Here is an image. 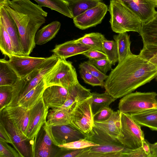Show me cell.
Wrapping results in <instances>:
<instances>
[{
    "label": "cell",
    "mask_w": 157,
    "mask_h": 157,
    "mask_svg": "<svg viewBox=\"0 0 157 157\" xmlns=\"http://www.w3.org/2000/svg\"><path fill=\"white\" fill-rule=\"evenodd\" d=\"M157 77L156 67L132 53L118 63L105 81V91L117 99L132 93Z\"/></svg>",
    "instance_id": "6da1fadb"
},
{
    "label": "cell",
    "mask_w": 157,
    "mask_h": 157,
    "mask_svg": "<svg viewBox=\"0 0 157 157\" xmlns=\"http://www.w3.org/2000/svg\"><path fill=\"white\" fill-rule=\"evenodd\" d=\"M17 26L23 56H29L35 47V37L44 23L48 13L30 0H7L0 3Z\"/></svg>",
    "instance_id": "7a4b0ae2"
},
{
    "label": "cell",
    "mask_w": 157,
    "mask_h": 157,
    "mask_svg": "<svg viewBox=\"0 0 157 157\" xmlns=\"http://www.w3.org/2000/svg\"><path fill=\"white\" fill-rule=\"evenodd\" d=\"M59 58L53 54L40 66L24 78L19 79L12 86L11 97L5 107L16 105L17 101L36 86L54 67Z\"/></svg>",
    "instance_id": "3957f363"
},
{
    "label": "cell",
    "mask_w": 157,
    "mask_h": 157,
    "mask_svg": "<svg viewBox=\"0 0 157 157\" xmlns=\"http://www.w3.org/2000/svg\"><path fill=\"white\" fill-rule=\"evenodd\" d=\"M113 31L119 33L127 32L139 33L142 23L135 14L118 0H111L108 9Z\"/></svg>",
    "instance_id": "277c9868"
},
{
    "label": "cell",
    "mask_w": 157,
    "mask_h": 157,
    "mask_svg": "<svg viewBox=\"0 0 157 157\" xmlns=\"http://www.w3.org/2000/svg\"><path fill=\"white\" fill-rule=\"evenodd\" d=\"M154 92L131 93L122 97L118 104V109L122 113L130 115L157 108Z\"/></svg>",
    "instance_id": "5b68a950"
},
{
    "label": "cell",
    "mask_w": 157,
    "mask_h": 157,
    "mask_svg": "<svg viewBox=\"0 0 157 157\" xmlns=\"http://www.w3.org/2000/svg\"><path fill=\"white\" fill-rule=\"evenodd\" d=\"M44 80L46 87L57 85L67 89L78 82L76 69L72 62L60 58L44 77Z\"/></svg>",
    "instance_id": "8992f818"
},
{
    "label": "cell",
    "mask_w": 157,
    "mask_h": 157,
    "mask_svg": "<svg viewBox=\"0 0 157 157\" xmlns=\"http://www.w3.org/2000/svg\"><path fill=\"white\" fill-rule=\"evenodd\" d=\"M121 133L117 138L125 148L134 149L141 147L145 140L141 126L130 115L121 113Z\"/></svg>",
    "instance_id": "52a82bcc"
},
{
    "label": "cell",
    "mask_w": 157,
    "mask_h": 157,
    "mask_svg": "<svg viewBox=\"0 0 157 157\" xmlns=\"http://www.w3.org/2000/svg\"><path fill=\"white\" fill-rule=\"evenodd\" d=\"M91 97L77 103L70 112L69 124L85 135L91 131L94 125Z\"/></svg>",
    "instance_id": "ba28073f"
},
{
    "label": "cell",
    "mask_w": 157,
    "mask_h": 157,
    "mask_svg": "<svg viewBox=\"0 0 157 157\" xmlns=\"http://www.w3.org/2000/svg\"><path fill=\"white\" fill-rule=\"evenodd\" d=\"M49 108L45 105L42 97L29 110L26 136L33 140L46 123Z\"/></svg>",
    "instance_id": "9c48e42d"
},
{
    "label": "cell",
    "mask_w": 157,
    "mask_h": 157,
    "mask_svg": "<svg viewBox=\"0 0 157 157\" xmlns=\"http://www.w3.org/2000/svg\"><path fill=\"white\" fill-rule=\"evenodd\" d=\"M108 10L107 6L102 2L73 18L75 26L82 30L95 26L101 23Z\"/></svg>",
    "instance_id": "30bf717a"
},
{
    "label": "cell",
    "mask_w": 157,
    "mask_h": 157,
    "mask_svg": "<svg viewBox=\"0 0 157 157\" xmlns=\"http://www.w3.org/2000/svg\"><path fill=\"white\" fill-rule=\"evenodd\" d=\"M47 59V57L13 55L9 58L7 62L17 74L19 79H21L40 66Z\"/></svg>",
    "instance_id": "8fae6325"
},
{
    "label": "cell",
    "mask_w": 157,
    "mask_h": 157,
    "mask_svg": "<svg viewBox=\"0 0 157 157\" xmlns=\"http://www.w3.org/2000/svg\"><path fill=\"white\" fill-rule=\"evenodd\" d=\"M126 148L120 142L103 143L83 149L78 157H121Z\"/></svg>",
    "instance_id": "7c38bea8"
},
{
    "label": "cell",
    "mask_w": 157,
    "mask_h": 157,
    "mask_svg": "<svg viewBox=\"0 0 157 157\" xmlns=\"http://www.w3.org/2000/svg\"><path fill=\"white\" fill-rule=\"evenodd\" d=\"M131 10L142 24L152 19L157 13L156 6L150 0H118Z\"/></svg>",
    "instance_id": "4fadbf2b"
},
{
    "label": "cell",
    "mask_w": 157,
    "mask_h": 157,
    "mask_svg": "<svg viewBox=\"0 0 157 157\" xmlns=\"http://www.w3.org/2000/svg\"><path fill=\"white\" fill-rule=\"evenodd\" d=\"M1 117L13 122L26 136L29 110L18 105L7 106L0 110Z\"/></svg>",
    "instance_id": "5bb4252c"
},
{
    "label": "cell",
    "mask_w": 157,
    "mask_h": 157,
    "mask_svg": "<svg viewBox=\"0 0 157 157\" xmlns=\"http://www.w3.org/2000/svg\"><path fill=\"white\" fill-rule=\"evenodd\" d=\"M0 121L10 135L15 145L14 148L21 157H29L30 152L27 144L29 140L27 136L13 122L6 118L0 117Z\"/></svg>",
    "instance_id": "9a60e30c"
},
{
    "label": "cell",
    "mask_w": 157,
    "mask_h": 157,
    "mask_svg": "<svg viewBox=\"0 0 157 157\" xmlns=\"http://www.w3.org/2000/svg\"><path fill=\"white\" fill-rule=\"evenodd\" d=\"M0 21L11 38L14 55L23 56L17 26L8 12L2 5H0Z\"/></svg>",
    "instance_id": "2e32d148"
},
{
    "label": "cell",
    "mask_w": 157,
    "mask_h": 157,
    "mask_svg": "<svg viewBox=\"0 0 157 157\" xmlns=\"http://www.w3.org/2000/svg\"><path fill=\"white\" fill-rule=\"evenodd\" d=\"M68 89L61 86L53 85L46 87L42 98L49 108L59 107L65 102L69 96Z\"/></svg>",
    "instance_id": "e0dca14e"
},
{
    "label": "cell",
    "mask_w": 157,
    "mask_h": 157,
    "mask_svg": "<svg viewBox=\"0 0 157 157\" xmlns=\"http://www.w3.org/2000/svg\"><path fill=\"white\" fill-rule=\"evenodd\" d=\"M92 49H93L77 42L74 39L56 45L51 52L59 58L66 59L73 56L82 54Z\"/></svg>",
    "instance_id": "ac0fdd59"
},
{
    "label": "cell",
    "mask_w": 157,
    "mask_h": 157,
    "mask_svg": "<svg viewBox=\"0 0 157 157\" xmlns=\"http://www.w3.org/2000/svg\"><path fill=\"white\" fill-rule=\"evenodd\" d=\"M52 128L54 137L59 145L86 138V135L70 124L52 126Z\"/></svg>",
    "instance_id": "d6986e66"
},
{
    "label": "cell",
    "mask_w": 157,
    "mask_h": 157,
    "mask_svg": "<svg viewBox=\"0 0 157 157\" xmlns=\"http://www.w3.org/2000/svg\"><path fill=\"white\" fill-rule=\"evenodd\" d=\"M121 113L118 110L114 111L107 120L94 122V125L100 131L113 138L117 139L121 133Z\"/></svg>",
    "instance_id": "ffe728a7"
},
{
    "label": "cell",
    "mask_w": 157,
    "mask_h": 157,
    "mask_svg": "<svg viewBox=\"0 0 157 157\" xmlns=\"http://www.w3.org/2000/svg\"><path fill=\"white\" fill-rule=\"evenodd\" d=\"M46 87L43 78L36 86L18 100L16 105L21 106L29 110L42 97Z\"/></svg>",
    "instance_id": "44dd1931"
},
{
    "label": "cell",
    "mask_w": 157,
    "mask_h": 157,
    "mask_svg": "<svg viewBox=\"0 0 157 157\" xmlns=\"http://www.w3.org/2000/svg\"><path fill=\"white\" fill-rule=\"evenodd\" d=\"M60 23L55 21L43 26L36 33L35 41L36 44L41 45L54 38L61 27Z\"/></svg>",
    "instance_id": "7402d4cb"
},
{
    "label": "cell",
    "mask_w": 157,
    "mask_h": 157,
    "mask_svg": "<svg viewBox=\"0 0 157 157\" xmlns=\"http://www.w3.org/2000/svg\"><path fill=\"white\" fill-rule=\"evenodd\" d=\"M139 33L143 44L157 45V13L151 20L142 24Z\"/></svg>",
    "instance_id": "603a6c76"
},
{
    "label": "cell",
    "mask_w": 157,
    "mask_h": 157,
    "mask_svg": "<svg viewBox=\"0 0 157 157\" xmlns=\"http://www.w3.org/2000/svg\"><path fill=\"white\" fill-rule=\"evenodd\" d=\"M141 126L157 131V108L150 109L131 115Z\"/></svg>",
    "instance_id": "cb8c5ba5"
},
{
    "label": "cell",
    "mask_w": 157,
    "mask_h": 157,
    "mask_svg": "<svg viewBox=\"0 0 157 157\" xmlns=\"http://www.w3.org/2000/svg\"><path fill=\"white\" fill-rule=\"evenodd\" d=\"M19 77L13 69L4 58L0 59V86H13Z\"/></svg>",
    "instance_id": "d4e9b609"
},
{
    "label": "cell",
    "mask_w": 157,
    "mask_h": 157,
    "mask_svg": "<svg viewBox=\"0 0 157 157\" xmlns=\"http://www.w3.org/2000/svg\"><path fill=\"white\" fill-rule=\"evenodd\" d=\"M71 12L73 19L86 10L96 6L101 0H65Z\"/></svg>",
    "instance_id": "484cf974"
},
{
    "label": "cell",
    "mask_w": 157,
    "mask_h": 157,
    "mask_svg": "<svg viewBox=\"0 0 157 157\" xmlns=\"http://www.w3.org/2000/svg\"><path fill=\"white\" fill-rule=\"evenodd\" d=\"M91 106L93 115L109 105L116 99L107 92L100 94L92 93Z\"/></svg>",
    "instance_id": "4316f807"
},
{
    "label": "cell",
    "mask_w": 157,
    "mask_h": 157,
    "mask_svg": "<svg viewBox=\"0 0 157 157\" xmlns=\"http://www.w3.org/2000/svg\"><path fill=\"white\" fill-rule=\"evenodd\" d=\"M116 42L118 53V63L132 54L130 50L131 42L130 35L127 32L118 33L113 36Z\"/></svg>",
    "instance_id": "83f0119b"
},
{
    "label": "cell",
    "mask_w": 157,
    "mask_h": 157,
    "mask_svg": "<svg viewBox=\"0 0 157 157\" xmlns=\"http://www.w3.org/2000/svg\"><path fill=\"white\" fill-rule=\"evenodd\" d=\"M70 112L67 110L55 111L49 110L46 124L51 126H57L69 124Z\"/></svg>",
    "instance_id": "f1b7e54d"
},
{
    "label": "cell",
    "mask_w": 157,
    "mask_h": 157,
    "mask_svg": "<svg viewBox=\"0 0 157 157\" xmlns=\"http://www.w3.org/2000/svg\"><path fill=\"white\" fill-rule=\"evenodd\" d=\"M106 39L104 35L101 33H91L85 34L76 40L84 46L102 52V42Z\"/></svg>",
    "instance_id": "f546056e"
},
{
    "label": "cell",
    "mask_w": 157,
    "mask_h": 157,
    "mask_svg": "<svg viewBox=\"0 0 157 157\" xmlns=\"http://www.w3.org/2000/svg\"><path fill=\"white\" fill-rule=\"evenodd\" d=\"M38 5L46 7L58 12L68 17L73 18L71 12L64 0H34Z\"/></svg>",
    "instance_id": "4dcf8cb0"
},
{
    "label": "cell",
    "mask_w": 157,
    "mask_h": 157,
    "mask_svg": "<svg viewBox=\"0 0 157 157\" xmlns=\"http://www.w3.org/2000/svg\"><path fill=\"white\" fill-rule=\"evenodd\" d=\"M0 49L3 54L10 57L14 55L12 41L0 21Z\"/></svg>",
    "instance_id": "1f68e13d"
},
{
    "label": "cell",
    "mask_w": 157,
    "mask_h": 157,
    "mask_svg": "<svg viewBox=\"0 0 157 157\" xmlns=\"http://www.w3.org/2000/svg\"><path fill=\"white\" fill-rule=\"evenodd\" d=\"M102 50L113 65H115L118 62L117 47L114 40H105L102 42Z\"/></svg>",
    "instance_id": "d6a6232c"
},
{
    "label": "cell",
    "mask_w": 157,
    "mask_h": 157,
    "mask_svg": "<svg viewBox=\"0 0 157 157\" xmlns=\"http://www.w3.org/2000/svg\"><path fill=\"white\" fill-rule=\"evenodd\" d=\"M150 143L146 139L142 145L137 148H126L121 154V157H149L150 154Z\"/></svg>",
    "instance_id": "836d02e7"
},
{
    "label": "cell",
    "mask_w": 157,
    "mask_h": 157,
    "mask_svg": "<svg viewBox=\"0 0 157 157\" xmlns=\"http://www.w3.org/2000/svg\"><path fill=\"white\" fill-rule=\"evenodd\" d=\"M139 55L153 65L157 70V45L144 44Z\"/></svg>",
    "instance_id": "e575fe53"
},
{
    "label": "cell",
    "mask_w": 157,
    "mask_h": 157,
    "mask_svg": "<svg viewBox=\"0 0 157 157\" xmlns=\"http://www.w3.org/2000/svg\"><path fill=\"white\" fill-rule=\"evenodd\" d=\"M99 145L90 140L83 139L60 144L58 145V147L67 149H82L91 146Z\"/></svg>",
    "instance_id": "d590c367"
},
{
    "label": "cell",
    "mask_w": 157,
    "mask_h": 157,
    "mask_svg": "<svg viewBox=\"0 0 157 157\" xmlns=\"http://www.w3.org/2000/svg\"><path fill=\"white\" fill-rule=\"evenodd\" d=\"M79 68L85 69L102 81H105L108 76L99 71L89 60L81 63L79 65Z\"/></svg>",
    "instance_id": "8d00e7d4"
},
{
    "label": "cell",
    "mask_w": 157,
    "mask_h": 157,
    "mask_svg": "<svg viewBox=\"0 0 157 157\" xmlns=\"http://www.w3.org/2000/svg\"><path fill=\"white\" fill-rule=\"evenodd\" d=\"M42 127L44 133L41 144L51 148L53 145L58 147L59 144L54 137L52 126L48 125L45 123Z\"/></svg>",
    "instance_id": "74e56055"
},
{
    "label": "cell",
    "mask_w": 157,
    "mask_h": 157,
    "mask_svg": "<svg viewBox=\"0 0 157 157\" xmlns=\"http://www.w3.org/2000/svg\"><path fill=\"white\" fill-rule=\"evenodd\" d=\"M79 69L80 76L85 83L94 86H100L104 87V81H101L85 69L82 68Z\"/></svg>",
    "instance_id": "f35d334b"
},
{
    "label": "cell",
    "mask_w": 157,
    "mask_h": 157,
    "mask_svg": "<svg viewBox=\"0 0 157 157\" xmlns=\"http://www.w3.org/2000/svg\"><path fill=\"white\" fill-rule=\"evenodd\" d=\"M12 86H0V110L4 108L10 99Z\"/></svg>",
    "instance_id": "ab89813d"
},
{
    "label": "cell",
    "mask_w": 157,
    "mask_h": 157,
    "mask_svg": "<svg viewBox=\"0 0 157 157\" xmlns=\"http://www.w3.org/2000/svg\"><path fill=\"white\" fill-rule=\"evenodd\" d=\"M21 157L17 151L8 143L0 141V157Z\"/></svg>",
    "instance_id": "60d3db41"
},
{
    "label": "cell",
    "mask_w": 157,
    "mask_h": 157,
    "mask_svg": "<svg viewBox=\"0 0 157 157\" xmlns=\"http://www.w3.org/2000/svg\"><path fill=\"white\" fill-rule=\"evenodd\" d=\"M90 61L99 71L104 74H106L108 71L113 69V65L107 58Z\"/></svg>",
    "instance_id": "b9f144b4"
},
{
    "label": "cell",
    "mask_w": 157,
    "mask_h": 157,
    "mask_svg": "<svg viewBox=\"0 0 157 157\" xmlns=\"http://www.w3.org/2000/svg\"><path fill=\"white\" fill-rule=\"evenodd\" d=\"M113 110L109 107L105 108L93 115L95 122H101L109 119L112 114Z\"/></svg>",
    "instance_id": "7bdbcfd3"
},
{
    "label": "cell",
    "mask_w": 157,
    "mask_h": 157,
    "mask_svg": "<svg viewBox=\"0 0 157 157\" xmlns=\"http://www.w3.org/2000/svg\"><path fill=\"white\" fill-rule=\"evenodd\" d=\"M82 55L88 58L90 60L107 58L104 52L95 49L88 50L83 53Z\"/></svg>",
    "instance_id": "ee69618b"
},
{
    "label": "cell",
    "mask_w": 157,
    "mask_h": 157,
    "mask_svg": "<svg viewBox=\"0 0 157 157\" xmlns=\"http://www.w3.org/2000/svg\"><path fill=\"white\" fill-rule=\"evenodd\" d=\"M0 141L10 144L14 148L15 147L14 144L10 135L1 121L0 123Z\"/></svg>",
    "instance_id": "f6af8a7d"
},
{
    "label": "cell",
    "mask_w": 157,
    "mask_h": 157,
    "mask_svg": "<svg viewBox=\"0 0 157 157\" xmlns=\"http://www.w3.org/2000/svg\"><path fill=\"white\" fill-rule=\"evenodd\" d=\"M52 148L40 143L35 157H48L50 156Z\"/></svg>",
    "instance_id": "bcb514c9"
},
{
    "label": "cell",
    "mask_w": 157,
    "mask_h": 157,
    "mask_svg": "<svg viewBox=\"0 0 157 157\" xmlns=\"http://www.w3.org/2000/svg\"><path fill=\"white\" fill-rule=\"evenodd\" d=\"M82 149H68V151L60 156L61 157H78L82 151Z\"/></svg>",
    "instance_id": "7dc6e473"
},
{
    "label": "cell",
    "mask_w": 157,
    "mask_h": 157,
    "mask_svg": "<svg viewBox=\"0 0 157 157\" xmlns=\"http://www.w3.org/2000/svg\"><path fill=\"white\" fill-rule=\"evenodd\" d=\"M150 154L149 157H157V142L154 144L150 143Z\"/></svg>",
    "instance_id": "c3c4849f"
},
{
    "label": "cell",
    "mask_w": 157,
    "mask_h": 157,
    "mask_svg": "<svg viewBox=\"0 0 157 157\" xmlns=\"http://www.w3.org/2000/svg\"><path fill=\"white\" fill-rule=\"evenodd\" d=\"M155 4L156 7H157V0H150Z\"/></svg>",
    "instance_id": "681fc988"
},
{
    "label": "cell",
    "mask_w": 157,
    "mask_h": 157,
    "mask_svg": "<svg viewBox=\"0 0 157 157\" xmlns=\"http://www.w3.org/2000/svg\"><path fill=\"white\" fill-rule=\"evenodd\" d=\"M7 0H0V3L2 2L3 1H7Z\"/></svg>",
    "instance_id": "f907efd6"
},
{
    "label": "cell",
    "mask_w": 157,
    "mask_h": 157,
    "mask_svg": "<svg viewBox=\"0 0 157 157\" xmlns=\"http://www.w3.org/2000/svg\"><path fill=\"white\" fill-rule=\"evenodd\" d=\"M155 98V99H156V101H157V93H156V94Z\"/></svg>",
    "instance_id": "816d5d0a"
},
{
    "label": "cell",
    "mask_w": 157,
    "mask_h": 157,
    "mask_svg": "<svg viewBox=\"0 0 157 157\" xmlns=\"http://www.w3.org/2000/svg\"><path fill=\"white\" fill-rule=\"evenodd\" d=\"M155 79L156 81L157 82V77H155Z\"/></svg>",
    "instance_id": "f5cc1de1"
}]
</instances>
